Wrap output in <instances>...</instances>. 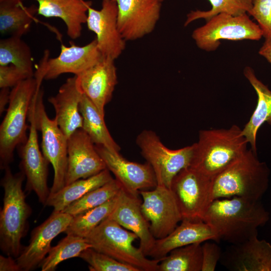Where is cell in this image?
<instances>
[{
	"label": "cell",
	"mask_w": 271,
	"mask_h": 271,
	"mask_svg": "<svg viewBox=\"0 0 271 271\" xmlns=\"http://www.w3.org/2000/svg\"><path fill=\"white\" fill-rule=\"evenodd\" d=\"M269 219L261 200L241 197L213 201L203 221L214 230L220 240L231 244L242 243L258 235V228Z\"/></svg>",
	"instance_id": "obj_1"
},
{
	"label": "cell",
	"mask_w": 271,
	"mask_h": 271,
	"mask_svg": "<svg viewBox=\"0 0 271 271\" xmlns=\"http://www.w3.org/2000/svg\"><path fill=\"white\" fill-rule=\"evenodd\" d=\"M4 171L1 181L4 196L0 211V248L6 255L16 258L24 247L21 240L28 232L32 211L22 188L25 174L21 171L14 174L10 166Z\"/></svg>",
	"instance_id": "obj_2"
},
{
	"label": "cell",
	"mask_w": 271,
	"mask_h": 271,
	"mask_svg": "<svg viewBox=\"0 0 271 271\" xmlns=\"http://www.w3.org/2000/svg\"><path fill=\"white\" fill-rule=\"evenodd\" d=\"M242 129L234 124L228 128L201 130L194 144L190 165L213 179L248 149Z\"/></svg>",
	"instance_id": "obj_3"
},
{
	"label": "cell",
	"mask_w": 271,
	"mask_h": 271,
	"mask_svg": "<svg viewBox=\"0 0 271 271\" xmlns=\"http://www.w3.org/2000/svg\"><path fill=\"white\" fill-rule=\"evenodd\" d=\"M270 171L251 149L213 179L214 199L241 197L261 200L268 189Z\"/></svg>",
	"instance_id": "obj_4"
},
{
	"label": "cell",
	"mask_w": 271,
	"mask_h": 271,
	"mask_svg": "<svg viewBox=\"0 0 271 271\" xmlns=\"http://www.w3.org/2000/svg\"><path fill=\"white\" fill-rule=\"evenodd\" d=\"M34 77L23 80L12 88L6 115L0 125V168L5 170L14 161L16 148L28 137L27 119L34 96L40 88Z\"/></svg>",
	"instance_id": "obj_5"
},
{
	"label": "cell",
	"mask_w": 271,
	"mask_h": 271,
	"mask_svg": "<svg viewBox=\"0 0 271 271\" xmlns=\"http://www.w3.org/2000/svg\"><path fill=\"white\" fill-rule=\"evenodd\" d=\"M92 248L140 271H158L162 259H150L133 243L138 238L134 233L108 218L85 237Z\"/></svg>",
	"instance_id": "obj_6"
},
{
	"label": "cell",
	"mask_w": 271,
	"mask_h": 271,
	"mask_svg": "<svg viewBox=\"0 0 271 271\" xmlns=\"http://www.w3.org/2000/svg\"><path fill=\"white\" fill-rule=\"evenodd\" d=\"M136 144L142 156L152 167L157 186L170 189L174 177L190 166L194 145L171 150L166 147L155 132L145 129L138 136Z\"/></svg>",
	"instance_id": "obj_7"
},
{
	"label": "cell",
	"mask_w": 271,
	"mask_h": 271,
	"mask_svg": "<svg viewBox=\"0 0 271 271\" xmlns=\"http://www.w3.org/2000/svg\"><path fill=\"white\" fill-rule=\"evenodd\" d=\"M44 91L37 89L34 96V115L37 128L42 136V152L54 169L50 195L65 185L68 163V138L59 127L55 118L50 119L43 102Z\"/></svg>",
	"instance_id": "obj_8"
},
{
	"label": "cell",
	"mask_w": 271,
	"mask_h": 271,
	"mask_svg": "<svg viewBox=\"0 0 271 271\" xmlns=\"http://www.w3.org/2000/svg\"><path fill=\"white\" fill-rule=\"evenodd\" d=\"M213 179L190 166L174 177L170 189L178 204L182 220L203 221L214 200Z\"/></svg>",
	"instance_id": "obj_9"
},
{
	"label": "cell",
	"mask_w": 271,
	"mask_h": 271,
	"mask_svg": "<svg viewBox=\"0 0 271 271\" xmlns=\"http://www.w3.org/2000/svg\"><path fill=\"white\" fill-rule=\"evenodd\" d=\"M262 37L260 28L247 14L239 16L219 14L206 21L192 34L197 46L207 52L216 50L222 40L257 41Z\"/></svg>",
	"instance_id": "obj_10"
},
{
	"label": "cell",
	"mask_w": 271,
	"mask_h": 271,
	"mask_svg": "<svg viewBox=\"0 0 271 271\" xmlns=\"http://www.w3.org/2000/svg\"><path fill=\"white\" fill-rule=\"evenodd\" d=\"M104 56L100 52L95 39L88 44L79 46L71 43L69 47L61 46L60 53L55 58H50L45 50L37 66L34 77L38 84L45 80L56 79L65 73L78 75L98 63Z\"/></svg>",
	"instance_id": "obj_11"
},
{
	"label": "cell",
	"mask_w": 271,
	"mask_h": 271,
	"mask_svg": "<svg viewBox=\"0 0 271 271\" xmlns=\"http://www.w3.org/2000/svg\"><path fill=\"white\" fill-rule=\"evenodd\" d=\"M34 96L28 115L30 123L28 137L26 142L17 148L21 160L19 165L20 171L25 174L26 179L25 191L27 193L34 192L39 201L45 206L50 193V189L48 186V165L50 163L39 146L38 130L34 115Z\"/></svg>",
	"instance_id": "obj_12"
},
{
	"label": "cell",
	"mask_w": 271,
	"mask_h": 271,
	"mask_svg": "<svg viewBox=\"0 0 271 271\" xmlns=\"http://www.w3.org/2000/svg\"><path fill=\"white\" fill-rule=\"evenodd\" d=\"M142 212L156 239L170 234L182 220L176 199L170 189L157 186L151 190L139 192Z\"/></svg>",
	"instance_id": "obj_13"
},
{
	"label": "cell",
	"mask_w": 271,
	"mask_h": 271,
	"mask_svg": "<svg viewBox=\"0 0 271 271\" xmlns=\"http://www.w3.org/2000/svg\"><path fill=\"white\" fill-rule=\"evenodd\" d=\"M73 217L65 212L53 211L46 220L34 228L28 245L24 246L16 258L21 271L32 270L40 267L51 248L53 239L65 232Z\"/></svg>",
	"instance_id": "obj_14"
},
{
	"label": "cell",
	"mask_w": 271,
	"mask_h": 271,
	"mask_svg": "<svg viewBox=\"0 0 271 271\" xmlns=\"http://www.w3.org/2000/svg\"><path fill=\"white\" fill-rule=\"evenodd\" d=\"M117 17L116 1L102 0L101 9H89L86 22L88 29L96 34L102 55L114 60L125 47V40L118 28Z\"/></svg>",
	"instance_id": "obj_15"
},
{
	"label": "cell",
	"mask_w": 271,
	"mask_h": 271,
	"mask_svg": "<svg viewBox=\"0 0 271 271\" xmlns=\"http://www.w3.org/2000/svg\"><path fill=\"white\" fill-rule=\"evenodd\" d=\"M118 29L125 41L141 39L154 30L160 19L158 0H115Z\"/></svg>",
	"instance_id": "obj_16"
},
{
	"label": "cell",
	"mask_w": 271,
	"mask_h": 271,
	"mask_svg": "<svg viewBox=\"0 0 271 271\" xmlns=\"http://www.w3.org/2000/svg\"><path fill=\"white\" fill-rule=\"evenodd\" d=\"M95 147L106 168L127 192L139 195L140 191L157 186L154 172L148 163L131 162L124 158L118 152L110 150L101 145H95Z\"/></svg>",
	"instance_id": "obj_17"
},
{
	"label": "cell",
	"mask_w": 271,
	"mask_h": 271,
	"mask_svg": "<svg viewBox=\"0 0 271 271\" xmlns=\"http://www.w3.org/2000/svg\"><path fill=\"white\" fill-rule=\"evenodd\" d=\"M68 163L65 185L93 176L106 169L95 144L82 129L68 138Z\"/></svg>",
	"instance_id": "obj_18"
},
{
	"label": "cell",
	"mask_w": 271,
	"mask_h": 271,
	"mask_svg": "<svg viewBox=\"0 0 271 271\" xmlns=\"http://www.w3.org/2000/svg\"><path fill=\"white\" fill-rule=\"evenodd\" d=\"M139 195H134L122 187L117 194L115 206L108 218L134 233L140 240V248L148 256L156 239L150 228V224L141 210Z\"/></svg>",
	"instance_id": "obj_19"
},
{
	"label": "cell",
	"mask_w": 271,
	"mask_h": 271,
	"mask_svg": "<svg viewBox=\"0 0 271 271\" xmlns=\"http://www.w3.org/2000/svg\"><path fill=\"white\" fill-rule=\"evenodd\" d=\"M77 76L83 93L104 116L105 106L111 100L117 83L114 60L103 57L95 65Z\"/></svg>",
	"instance_id": "obj_20"
},
{
	"label": "cell",
	"mask_w": 271,
	"mask_h": 271,
	"mask_svg": "<svg viewBox=\"0 0 271 271\" xmlns=\"http://www.w3.org/2000/svg\"><path fill=\"white\" fill-rule=\"evenodd\" d=\"M221 261L235 271H271V244L257 236L239 244H232Z\"/></svg>",
	"instance_id": "obj_21"
},
{
	"label": "cell",
	"mask_w": 271,
	"mask_h": 271,
	"mask_svg": "<svg viewBox=\"0 0 271 271\" xmlns=\"http://www.w3.org/2000/svg\"><path fill=\"white\" fill-rule=\"evenodd\" d=\"M83 94L78 77L74 75L67 79L55 96L48 98L55 109L57 123L68 138L82 127L79 104Z\"/></svg>",
	"instance_id": "obj_22"
},
{
	"label": "cell",
	"mask_w": 271,
	"mask_h": 271,
	"mask_svg": "<svg viewBox=\"0 0 271 271\" xmlns=\"http://www.w3.org/2000/svg\"><path fill=\"white\" fill-rule=\"evenodd\" d=\"M207 240H219L209 224L203 221L183 219L170 234L156 240L148 256L153 259H162L176 248Z\"/></svg>",
	"instance_id": "obj_23"
},
{
	"label": "cell",
	"mask_w": 271,
	"mask_h": 271,
	"mask_svg": "<svg viewBox=\"0 0 271 271\" xmlns=\"http://www.w3.org/2000/svg\"><path fill=\"white\" fill-rule=\"evenodd\" d=\"M38 14L45 18H57L65 23L68 37L73 40L81 35L92 2L85 0H35Z\"/></svg>",
	"instance_id": "obj_24"
},
{
	"label": "cell",
	"mask_w": 271,
	"mask_h": 271,
	"mask_svg": "<svg viewBox=\"0 0 271 271\" xmlns=\"http://www.w3.org/2000/svg\"><path fill=\"white\" fill-rule=\"evenodd\" d=\"M243 74L257 94V103L249 121L242 129V132L250 144V149L257 154V131L264 122L271 125V91L257 78L251 67H245Z\"/></svg>",
	"instance_id": "obj_25"
},
{
	"label": "cell",
	"mask_w": 271,
	"mask_h": 271,
	"mask_svg": "<svg viewBox=\"0 0 271 271\" xmlns=\"http://www.w3.org/2000/svg\"><path fill=\"white\" fill-rule=\"evenodd\" d=\"M22 0H0V32L2 35L22 37L36 21L38 7L25 6Z\"/></svg>",
	"instance_id": "obj_26"
},
{
	"label": "cell",
	"mask_w": 271,
	"mask_h": 271,
	"mask_svg": "<svg viewBox=\"0 0 271 271\" xmlns=\"http://www.w3.org/2000/svg\"><path fill=\"white\" fill-rule=\"evenodd\" d=\"M112 179L110 172L106 168L93 176L77 180L50 195L45 206L52 207L54 212H62L73 202Z\"/></svg>",
	"instance_id": "obj_27"
},
{
	"label": "cell",
	"mask_w": 271,
	"mask_h": 271,
	"mask_svg": "<svg viewBox=\"0 0 271 271\" xmlns=\"http://www.w3.org/2000/svg\"><path fill=\"white\" fill-rule=\"evenodd\" d=\"M79 110L83 118L82 129L94 144L119 152L120 148L109 133L105 123L104 116L84 94L80 102Z\"/></svg>",
	"instance_id": "obj_28"
},
{
	"label": "cell",
	"mask_w": 271,
	"mask_h": 271,
	"mask_svg": "<svg viewBox=\"0 0 271 271\" xmlns=\"http://www.w3.org/2000/svg\"><path fill=\"white\" fill-rule=\"evenodd\" d=\"M202 243H193L171 250L160 262L158 271H201Z\"/></svg>",
	"instance_id": "obj_29"
},
{
	"label": "cell",
	"mask_w": 271,
	"mask_h": 271,
	"mask_svg": "<svg viewBox=\"0 0 271 271\" xmlns=\"http://www.w3.org/2000/svg\"><path fill=\"white\" fill-rule=\"evenodd\" d=\"M30 46L21 37L9 36L0 40V65H14L30 77L34 76Z\"/></svg>",
	"instance_id": "obj_30"
},
{
	"label": "cell",
	"mask_w": 271,
	"mask_h": 271,
	"mask_svg": "<svg viewBox=\"0 0 271 271\" xmlns=\"http://www.w3.org/2000/svg\"><path fill=\"white\" fill-rule=\"evenodd\" d=\"M92 247L85 238L67 235L58 244L51 247L42 262V271H54L61 262L73 257H79L85 249Z\"/></svg>",
	"instance_id": "obj_31"
},
{
	"label": "cell",
	"mask_w": 271,
	"mask_h": 271,
	"mask_svg": "<svg viewBox=\"0 0 271 271\" xmlns=\"http://www.w3.org/2000/svg\"><path fill=\"white\" fill-rule=\"evenodd\" d=\"M117 195L104 204L74 216L65 233L85 238L113 210Z\"/></svg>",
	"instance_id": "obj_32"
},
{
	"label": "cell",
	"mask_w": 271,
	"mask_h": 271,
	"mask_svg": "<svg viewBox=\"0 0 271 271\" xmlns=\"http://www.w3.org/2000/svg\"><path fill=\"white\" fill-rule=\"evenodd\" d=\"M121 188L120 183L113 178L73 202L62 212L75 216L104 204L116 196Z\"/></svg>",
	"instance_id": "obj_33"
},
{
	"label": "cell",
	"mask_w": 271,
	"mask_h": 271,
	"mask_svg": "<svg viewBox=\"0 0 271 271\" xmlns=\"http://www.w3.org/2000/svg\"><path fill=\"white\" fill-rule=\"evenodd\" d=\"M211 9L208 11H191L187 15L184 26L198 19L207 21L219 14L239 16L248 14L251 10L253 0H208Z\"/></svg>",
	"instance_id": "obj_34"
},
{
	"label": "cell",
	"mask_w": 271,
	"mask_h": 271,
	"mask_svg": "<svg viewBox=\"0 0 271 271\" xmlns=\"http://www.w3.org/2000/svg\"><path fill=\"white\" fill-rule=\"evenodd\" d=\"M79 257L88 263L90 271H140L92 247L84 250Z\"/></svg>",
	"instance_id": "obj_35"
},
{
	"label": "cell",
	"mask_w": 271,
	"mask_h": 271,
	"mask_svg": "<svg viewBox=\"0 0 271 271\" xmlns=\"http://www.w3.org/2000/svg\"><path fill=\"white\" fill-rule=\"evenodd\" d=\"M247 14L257 21L265 39L271 38V0H253Z\"/></svg>",
	"instance_id": "obj_36"
},
{
	"label": "cell",
	"mask_w": 271,
	"mask_h": 271,
	"mask_svg": "<svg viewBox=\"0 0 271 271\" xmlns=\"http://www.w3.org/2000/svg\"><path fill=\"white\" fill-rule=\"evenodd\" d=\"M212 240L202 243V266L201 271H214L220 261L222 253L220 247Z\"/></svg>",
	"instance_id": "obj_37"
},
{
	"label": "cell",
	"mask_w": 271,
	"mask_h": 271,
	"mask_svg": "<svg viewBox=\"0 0 271 271\" xmlns=\"http://www.w3.org/2000/svg\"><path fill=\"white\" fill-rule=\"evenodd\" d=\"M29 78L31 77L14 65H0L1 88H13L23 80Z\"/></svg>",
	"instance_id": "obj_38"
},
{
	"label": "cell",
	"mask_w": 271,
	"mask_h": 271,
	"mask_svg": "<svg viewBox=\"0 0 271 271\" xmlns=\"http://www.w3.org/2000/svg\"><path fill=\"white\" fill-rule=\"evenodd\" d=\"M1 271H21L16 258L10 255H0Z\"/></svg>",
	"instance_id": "obj_39"
},
{
	"label": "cell",
	"mask_w": 271,
	"mask_h": 271,
	"mask_svg": "<svg viewBox=\"0 0 271 271\" xmlns=\"http://www.w3.org/2000/svg\"><path fill=\"white\" fill-rule=\"evenodd\" d=\"M11 91L9 88H1L0 91V115L7 110L6 105L10 101Z\"/></svg>",
	"instance_id": "obj_40"
},
{
	"label": "cell",
	"mask_w": 271,
	"mask_h": 271,
	"mask_svg": "<svg viewBox=\"0 0 271 271\" xmlns=\"http://www.w3.org/2000/svg\"><path fill=\"white\" fill-rule=\"evenodd\" d=\"M260 55L265 58L271 64V38L265 39V41L260 48Z\"/></svg>",
	"instance_id": "obj_41"
},
{
	"label": "cell",
	"mask_w": 271,
	"mask_h": 271,
	"mask_svg": "<svg viewBox=\"0 0 271 271\" xmlns=\"http://www.w3.org/2000/svg\"><path fill=\"white\" fill-rule=\"evenodd\" d=\"M158 1H159L160 2L162 3V2L163 1H164V0H158Z\"/></svg>",
	"instance_id": "obj_42"
}]
</instances>
